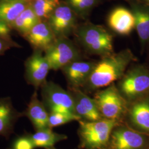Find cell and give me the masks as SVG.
<instances>
[{"label":"cell","mask_w":149,"mask_h":149,"mask_svg":"<svg viewBox=\"0 0 149 149\" xmlns=\"http://www.w3.org/2000/svg\"></svg>","instance_id":"4dcf8cb0"},{"label":"cell","mask_w":149,"mask_h":149,"mask_svg":"<svg viewBox=\"0 0 149 149\" xmlns=\"http://www.w3.org/2000/svg\"><path fill=\"white\" fill-rule=\"evenodd\" d=\"M55 149V148H52V149Z\"/></svg>","instance_id":"f1b7e54d"},{"label":"cell","mask_w":149,"mask_h":149,"mask_svg":"<svg viewBox=\"0 0 149 149\" xmlns=\"http://www.w3.org/2000/svg\"><path fill=\"white\" fill-rule=\"evenodd\" d=\"M32 123L36 131L49 128V112L38 97L36 91L33 94L26 110L22 113Z\"/></svg>","instance_id":"2e32d148"},{"label":"cell","mask_w":149,"mask_h":149,"mask_svg":"<svg viewBox=\"0 0 149 149\" xmlns=\"http://www.w3.org/2000/svg\"><path fill=\"white\" fill-rule=\"evenodd\" d=\"M77 36L90 53L103 56L113 54L112 35L102 26L91 23L84 24L78 28Z\"/></svg>","instance_id":"277c9868"},{"label":"cell","mask_w":149,"mask_h":149,"mask_svg":"<svg viewBox=\"0 0 149 149\" xmlns=\"http://www.w3.org/2000/svg\"><path fill=\"white\" fill-rule=\"evenodd\" d=\"M119 91L127 100L135 101L149 93V71L141 66L129 71L119 84Z\"/></svg>","instance_id":"ba28073f"},{"label":"cell","mask_w":149,"mask_h":149,"mask_svg":"<svg viewBox=\"0 0 149 149\" xmlns=\"http://www.w3.org/2000/svg\"><path fill=\"white\" fill-rule=\"evenodd\" d=\"M12 1V0H0V2H1V1Z\"/></svg>","instance_id":"83f0119b"},{"label":"cell","mask_w":149,"mask_h":149,"mask_svg":"<svg viewBox=\"0 0 149 149\" xmlns=\"http://www.w3.org/2000/svg\"><path fill=\"white\" fill-rule=\"evenodd\" d=\"M34 146L29 134L20 136L14 140L11 149H34Z\"/></svg>","instance_id":"cb8c5ba5"},{"label":"cell","mask_w":149,"mask_h":149,"mask_svg":"<svg viewBox=\"0 0 149 149\" xmlns=\"http://www.w3.org/2000/svg\"><path fill=\"white\" fill-rule=\"evenodd\" d=\"M107 149H149V135L122 122L112 130Z\"/></svg>","instance_id":"8992f818"},{"label":"cell","mask_w":149,"mask_h":149,"mask_svg":"<svg viewBox=\"0 0 149 149\" xmlns=\"http://www.w3.org/2000/svg\"><path fill=\"white\" fill-rule=\"evenodd\" d=\"M108 24L114 32L127 35L135 27L133 13L127 9L119 7L112 11L108 18Z\"/></svg>","instance_id":"e0dca14e"},{"label":"cell","mask_w":149,"mask_h":149,"mask_svg":"<svg viewBox=\"0 0 149 149\" xmlns=\"http://www.w3.org/2000/svg\"><path fill=\"white\" fill-rule=\"evenodd\" d=\"M40 88L42 102L49 113L59 112L76 115L74 98L70 91L65 90L52 81H46Z\"/></svg>","instance_id":"5b68a950"},{"label":"cell","mask_w":149,"mask_h":149,"mask_svg":"<svg viewBox=\"0 0 149 149\" xmlns=\"http://www.w3.org/2000/svg\"><path fill=\"white\" fill-rule=\"evenodd\" d=\"M47 22L56 38L68 37L75 29L76 18L69 5L60 3L49 17Z\"/></svg>","instance_id":"9c48e42d"},{"label":"cell","mask_w":149,"mask_h":149,"mask_svg":"<svg viewBox=\"0 0 149 149\" xmlns=\"http://www.w3.org/2000/svg\"><path fill=\"white\" fill-rule=\"evenodd\" d=\"M93 98L102 117L123 122L128 110L127 101L113 84L97 91Z\"/></svg>","instance_id":"3957f363"},{"label":"cell","mask_w":149,"mask_h":149,"mask_svg":"<svg viewBox=\"0 0 149 149\" xmlns=\"http://www.w3.org/2000/svg\"><path fill=\"white\" fill-rule=\"evenodd\" d=\"M34 50L44 52L56 39L47 21H40L24 36Z\"/></svg>","instance_id":"5bb4252c"},{"label":"cell","mask_w":149,"mask_h":149,"mask_svg":"<svg viewBox=\"0 0 149 149\" xmlns=\"http://www.w3.org/2000/svg\"><path fill=\"white\" fill-rule=\"evenodd\" d=\"M74 100L75 114L81 120L92 122L103 119L93 98L87 96L80 88H69Z\"/></svg>","instance_id":"8fae6325"},{"label":"cell","mask_w":149,"mask_h":149,"mask_svg":"<svg viewBox=\"0 0 149 149\" xmlns=\"http://www.w3.org/2000/svg\"><path fill=\"white\" fill-rule=\"evenodd\" d=\"M50 69H62L65 66L79 60L80 54L74 44L68 37L57 38L44 51Z\"/></svg>","instance_id":"52a82bcc"},{"label":"cell","mask_w":149,"mask_h":149,"mask_svg":"<svg viewBox=\"0 0 149 149\" xmlns=\"http://www.w3.org/2000/svg\"><path fill=\"white\" fill-rule=\"evenodd\" d=\"M95 65V64L92 62L76 60L64 67L62 70L69 85V88L84 87Z\"/></svg>","instance_id":"4fadbf2b"},{"label":"cell","mask_w":149,"mask_h":149,"mask_svg":"<svg viewBox=\"0 0 149 149\" xmlns=\"http://www.w3.org/2000/svg\"><path fill=\"white\" fill-rule=\"evenodd\" d=\"M12 28L10 25L0 20V38L8 40H13L12 39Z\"/></svg>","instance_id":"484cf974"},{"label":"cell","mask_w":149,"mask_h":149,"mask_svg":"<svg viewBox=\"0 0 149 149\" xmlns=\"http://www.w3.org/2000/svg\"><path fill=\"white\" fill-rule=\"evenodd\" d=\"M130 126L149 135V99L141 98L128 107L126 114Z\"/></svg>","instance_id":"7c38bea8"},{"label":"cell","mask_w":149,"mask_h":149,"mask_svg":"<svg viewBox=\"0 0 149 149\" xmlns=\"http://www.w3.org/2000/svg\"><path fill=\"white\" fill-rule=\"evenodd\" d=\"M134 60L130 50L103 56L95 64L84 87L88 91L106 87L122 77L128 65Z\"/></svg>","instance_id":"6da1fadb"},{"label":"cell","mask_w":149,"mask_h":149,"mask_svg":"<svg viewBox=\"0 0 149 149\" xmlns=\"http://www.w3.org/2000/svg\"><path fill=\"white\" fill-rule=\"evenodd\" d=\"M32 0H12L0 2V20L11 26L12 22L32 3Z\"/></svg>","instance_id":"ac0fdd59"},{"label":"cell","mask_w":149,"mask_h":149,"mask_svg":"<svg viewBox=\"0 0 149 149\" xmlns=\"http://www.w3.org/2000/svg\"><path fill=\"white\" fill-rule=\"evenodd\" d=\"M23 113L18 112L13 106L9 97L0 98V135L8 139L14 132V128Z\"/></svg>","instance_id":"9a60e30c"},{"label":"cell","mask_w":149,"mask_h":149,"mask_svg":"<svg viewBox=\"0 0 149 149\" xmlns=\"http://www.w3.org/2000/svg\"><path fill=\"white\" fill-rule=\"evenodd\" d=\"M148 1H149V0H148Z\"/></svg>","instance_id":"1f68e13d"},{"label":"cell","mask_w":149,"mask_h":149,"mask_svg":"<svg viewBox=\"0 0 149 149\" xmlns=\"http://www.w3.org/2000/svg\"><path fill=\"white\" fill-rule=\"evenodd\" d=\"M97 0H68L70 6L79 12L86 11L95 5Z\"/></svg>","instance_id":"d4e9b609"},{"label":"cell","mask_w":149,"mask_h":149,"mask_svg":"<svg viewBox=\"0 0 149 149\" xmlns=\"http://www.w3.org/2000/svg\"><path fill=\"white\" fill-rule=\"evenodd\" d=\"M60 4V0H35L32 1L31 6L41 21H47Z\"/></svg>","instance_id":"44dd1931"},{"label":"cell","mask_w":149,"mask_h":149,"mask_svg":"<svg viewBox=\"0 0 149 149\" xmlns=\"http://www.w3.org/2000/svg\"><path fill=\"white\" fill-rule=\"evenodd\" d=\"M26 79L28 84L38 89L47 81L50 67L42 51L34 50L25 63Z\"/></svg>","instance_id":"30bf717a"},{"label":"cell","mask_w":149,"mask_h":149,"mask_svg":"<svg viewBox=\"0 0 149 149\" xmlns=\"http://www.w3.org/2000/svg\"><path fill=\"white\" fill-rule=\"evenodd\" d=\"M29 135L36 148L45 149L53 148L56 143L68 139L66 135L56 133L49 128L37 130L34 134H29Z\"/></svg>","instance_id":"d6986e66"},{"label":"cell","mask_w":149,"mask_h":149,"mask_svg":"<svg viewBox=\"0 0 149 149\" xmlns=\"http://www.w3.org/2000/svg\"><path fill=\"white\" fill-rule=\"evenodd\" d=\"M121 122L104 118L92 122L79 120V148L107 149L112 130Z\"/></svg>","instance_id":"7a4b0ae2"},{"label":"cell","mask_w":149,"mask_h":149,"mask_svg":"<svg viewBox=\"0 0 149 149\" xmlns=\"http://www.w3.org/2000/svg\"><path fill=\"white\" fill-rule=\"evenodd\" d=\"M20 47L13 40H8L0 38V56L3 55L6 51L12 48Z\"/></svg>","instance_id":"4316f807"},{"label":"cell","mask_w":149,"mask_h":149,"mask_svg":"<svg viewBox=\"0 0 149 149\" xmlns=\"http://www.w3.org/2000/svg\"><path fill=\"white\" fill-rule=\"evenodd\" d=\"M40 21H41L36 16L30 6L23 11L20 15L12 22L11 27L13 30H15L24 37Z\"/></svg>","instance_id":"ffe728a7"},{"label":"cell","mask_w":149,"mask_h":149,"mask_svg":"<svg viewBox=\"0 0 149 149\" xmlns=\"http://www.w3.org/2000/svg\"><path fill=\"white\" fill-rule=\"evenodd\" d=\"M135 18V27L142 43L149 40V13L136 10L133 13Z\"/></svg>","instance_id":"7402d4cb"},{"label":"cell","mask_w":149,"mask_h":149,"mask_svg":"<svg viewBox=\"0 0 149 149\" xmlns=\"http://www.w3.org/2000/svg\"><path fill=\"white\" fill-rule=\"evenodd\" d=\"M32 1H35V0H32Z\"/></svg>","instance_id":"f546056e"},{"label":"cell","mask_w":149,"mask_h":149,"mask_svg":"<svg viewBox=\"0 0 149 149\" xmlns=\"http://www.w3.org/2000/svg\"><path fill=\"white\" fill-rule=\"evenodd\" d=\"M79 120H81L80 118L76 115L59 112H52L49 113L48 126L49 128L53 129L72 121L79 122Z\"/></svg>","instance_id":"603a6c76"}]
</instances>
